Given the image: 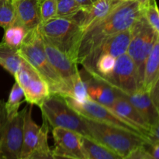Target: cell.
<instances>
[{
    "mask_svg": "<svg viewBox=\"0 0 159 159\" xmlns=\"http://www.w3.org/2000/svg\"><path fill=\"white\" fill-rule=\"evenodd\" d=\"M116 58L110 54H104L97 59L95 65V69L90 73L93 79H96L101 77H105L113 71L116 65Z\"/></svg>",
    "mask_w": 159,
    "mask_h": 159,
    "instance_id": "d4e9b609",
    "label": "cell"
},
{
    "mask_svg": "<svg viewBox=\"0 0 159 159\" xmlns=\"http://www.w3.org/2000/svg\"><path fill=\"white\" fill-rule=\"evenodd\" d=\"M28 31L20 25L13 24L5 29L4 36L2 41L9 46L18 49L23 43Z\"/></svg>",
    "mask_w": 159,
    "mask_h": 159,
    "instance_id": "cb8c5ba5",
    "label": "cell"
},
{
    "mask_svg": "<svg viewBox=\"0 0 159 159\" xmlns=\"http://www.w3.org/2000/svg\"><path fill=\"white\" fill-rule=\"evenodd\" d=\"M118 2L116 0H96L93 4L81 8L69 19L85 30L90 25L105 17Z\"/></svg>",
    "mask_w": 159,
    "mask_h": 159,
    "instance_id": "9a60e30c",
    "label": "cell"
},
{
    "mask_svg": "<svg viewBox=\"0 0 159 159\" xmlns=\"http://www.w3.org/2000/svg\"><path fill=\"white\" fill-rule=\"evenodd\" d=\"M43 39L77 62L79 42L83 29L69 18L54 17L37 26Z\"/></svg>",
    "mask_w": 159,
    "mask_h": 159,
    "instance_id": "3957f363",
    "label": "cell"
},
{
    "mask_svg": "<svg viewBox=\"0 0 159 159\" xmlns=\"http://www.w3.org/2000/svg\"><path fill=\"white\" fill-rule=\"evenodd\" d=\"M81 141L87 159H124L92 138L82 136Z\"/></svg>",
    "mask_w": 159,
    "mask_h": 159,
    "instance_id": "7402d4cb",
    "label": "cell"
},
{
    "mask_svg": "<svg viewBox=\"0 0 159 159\" xmlns=\"http://www.w3.org/2000/svg\"><path fill=\"white\" fill-rule=\"evenodd\" d=\"M135 1L138 3L141 10L145 9L151 2V0H135Z\"/></svg>",
    "mask_w": 159,
    "mask_h": 159,
    "instance_id": "d6a6232c",
    "label": "cell"
},
{
    "mask_svg": "<svg viewBox=\"0 0 159 159\" xmlns=\"http://www.w3.org/2000/svg\"><path fill=\"white\" fill-rule=\"evenodd\" d=\"M86 83L89 99L104 107L111 108L118 96L116 92L107 84L95 80L93 78L91 80L86 81Z\"/></svg>",
    "mask_w": 159,
    "mask_h": 159,
    "instance_id": "d6986e66",
    "label": "cell"
},
{
    "mask_svg": "<svg viewBox=\"0 0 159 159\" xmlns=\"http://www.w3.org/2000/svg\"><path fill=\"white\" fill-rule=\"evenodd\" d=\"M120 95L124 96L134 106L151 127L159 122V110L154 106L148 92L140 89L130 95Z\"/></svg>",
    "mask_w": 159,
    "mask_h": 159,
    "instance_id": "ac0fdd59",
    "label": "cell"
},
{
    "mask_svg": "<svg viewBox=\"0 0 159 159\" xmlns=\"http://www.w3.org/2000/svg\"><path fill=\"white\" fill-rule=\"evenodd\" d=\"M53 155H54V158H55V159H77V158H71V157L64 156V155H54V154H53Z\"/></svg>",
    "mask_w": 159,
    "mask_h": 159,
    "instance_id": "e575fe53",
    "label": "cell"
},
{
    "mask_svg": "<svg viewBox=\"0 0 159 159\" xmlns=\"http://www.w3.org/2000/svg\"><path fill=\"white\" fill-rule=\"evenodd\" d=\"M0 159H3L2 158V156H1V155H0Z\"/></svg>",
    "mask_w": 159,
    "mask_h": 159,
    "instance_id": "8d00e7d4",
    "label": "cell"
},
{
    "mask_svg": "<svg viewBox=\"0 0 159 159\" xmlns=\"http://www.w3.org/2000/svg\"><path fill=\"white\" fill-rule=\"evenodd\" d=\"M14 78L23 89L25 100L30 105L40 107L51 95L46 82L25 60Z\"/></svg>",
    "mask_w": 159,
    "mask_h": 159,
    "instance_id": "30bf717a",
    "label": "cell"
},
{
    "mask_svg": "<svg viewBox=\"0 0 159 159\" xmlns=\"http://www.w3.org/2000/svg\"><path fill=\"white\" fill-rule=\"evenodd\" d=\"M95 80L107 84L118 94L130 95L138 90L136 67L127 53L116 57V65L110 75Z\"/></svg>",
    "mask_w": 159,
    "mask_h": 159,
    "instance_id": "9c48e42d",
    "label": "cell"
},
{
    "mask_svg": "<svg viewBox=\"0 0 159 159\" xmlns=\"http://www.w3.org/2000/svg\"><path fill=\"white\" fill-rule=\"evenodd\" d=\"M145 145L137 148L124 159H154L151 154L147 151Z\"/></svg>",
    "mask_w": 159,
    "mask_h": 159,
    "instance_id": "4dcf8cb0",
    "label": "cell"
},
{
    "mask_svg": "<svg viewBox=\"0 0 159 159\" xmlns=\"http://www.w3.org/2000/svg\"><path fill=\"white\" fill-rule=\"evenodd\" d=\"M23 57L19 54L18 49L9 46L4 42H0V65L14 76L23 65Z\"/></svg>",
    "mask_w": 159,
    "mask_h": 159,
    "instance_id": "44dd1931",
    "label": "cell"
},
{
    "mask_svg": "<svg viewBox=\"0 0 159 159\" xmlns=\"http://www.w3.org/2000/svg\"><path fill=\"white\" fill-rule=\"evenodd\" d=\"M40 12L41 23L56 16V0H40Z\"/></svg>",
    "mask_w": 159,
    "mask_h": 159,
    "instance_id": "f1b7e54d",
    "label": "cell"
},
{
    "mask_svg": "<svg viewBox=\"0 0 159 159\" xmlns=\"http://www.w3.org/2000/svg\"><path fill=\"white\" fill-rule=\"evenodd\" d=\"M18 53L46 82L51 94L59 95L63 97L71 96L68 88L47 57L43 38L37 27L28 31L23 43L18 48Z\"/></svg>",
    "mask_w": 159,
    "mask_h": 159,
    "instance_id": "7a4b0ae2",
    "label": "cell"
},
{
    "mask_svg": "<svg viewBox=\"0 0 159 159\" xmlns=\"http://www.w3.org/2000/svg\"><path fill=\"white\" fill-rule=\"evenodd\" d=\"M39 107L42 117L52 128L61 127L90 138L84 118L67 103L63 96L51 94Z\"/></svg>",
    "mask_w": 159,
    "mask_h": 159,
    "instance_id": "5b68a950",
    "label": "cell"
},
{
    "mask_svg": "<svg viewBox=\"0 0 159 159\" xmlns=\"http://www.w3.org/2000/svg\"><path fill=\"white\" fill-rule=\"evenodd\" d=\"M15 20L14 0H0V26L6 29L13 24Z\"/></svg>",
    "mask_w": 159,
    "mask_h": 159,
    "instance_id": "484cf974",
    "label": "cell"
},
{
    "mask_svg": "<svg viewBox=\"0 0 159 159\" xmlns=\"http://www.w3.org/2000/svg\"><path fill=\"white\" fill-rule=\"evenodd\" d=\"M64 98L67 103L83 117L96 121V122L114 126V127L136 134L144 138L149 144V141H148L147 138L143 134L139 128H138L134 124L129 123L128 121L123 119L110 108L104 107L89 99L82 101V102H79L71 97Z\"/></svg>",
    "mask_w": 159,
    "mask_h": 159,
    "instance_id": "ba28073f",
    "label": "cell"
},
{
    "mask_svg": "<svg viewBox=\"0 0 159 159\" xmlns=\"http://www.w3.org/2000/svg\"><path fill=\"white\" fill-rule=\"evenodd\" d=\"M75 1L77 2L82 7H85V6H88L89 5L93 4L96 0H75Z\"/></svg>",
    "mask_w": 159,
    "mask_h": 159,
    "instance_id": "836d02e7",
    "label": "cell"
},
{
    "mask_svg": "<svg viewBox=\"0 0 159 159\" xmlns=\"http://www.w3.org/2000/svg\"><path fill=\"white\" fill-rule=\"evenodd\" d=\"M43 42L45 54L50 64L71 93L73 84L79 79H82L78 68V63L59 51L45 39L43 38Z\"/></svg>",
    "mask_w": 159,
    "mask_h": 159,
    "instance_id": "4fadbf2b",
    "label": "cell"
},
{
    "mask_svg": "<svg viewBox=\"0 0 159 159\" xmlns=\"http://www.w3.org/2000/svg\"><path fill=\"white\" fill-rule=\"evenodd\" d=\"M141 15L142 10L135 0L119 2L105 17L83 31L78 50V65L106 38L130 30Z\"/></svg>",
    "mask_w": 159,
    "mask_h": 159,
    "instance_id": "6da1fadb",
    "label": "cell"
},
{
    "mask_svg": "<svg viewBox=\"0 0 159 159\" xmlns=\"http://www.w3.org/2000/svg\"><path fill=\"white\" fill-rule=\"evenodd\" d=\"M57 12L55 17L71 18L79 12L82 6L75 0H56Z\"/></svg>",
    "mask_w": 159,
    "mask_h": 159,
    "instance_id": "4316f807",
    "label": "cell"
},
{
    "mask_svg": "<svg viewBox=\"0 0 159 159\" xmlns=\"http://www.w3.org/2000/svg\"><path fill=\"white\" fill-rule=\"evenodd\" d=\"M14 5L16 20L13 24L22 26L29 31L41 23L40 0H14Z\"/></svg>",
    "mask_w": 159,
    "mask_h": 159,
    "instance_id": "2e32d148",
    "label": "cell"
},
{
    "mask_svg": "<svg viewBox=\"0 0 159 159\" xmlns=\"http://www.w3.org/2000/svg\"><path fill=\"white\" fill-rule=\"evenodd\" d=\"M116 1H118V2H120V1H126V0H116Z\"/></svg>",
    "mask_w": 159,
    "mask_h": 159,
    "instance_id": "d590c367",
    "label": "cell"
},
{
    "mask_svg": "<svg viewBox=\"0 0 159 159\" xmlns=\"http://www.w3.org/2000/svg\"><path fill=\"white\" fill-rule=\"evenodd\" d=\"M159 80V37L156 39L154 46L146 61L144 70V79L141 89L149 93L155 82Z\"/></svg>",
    "mask_w": 159,
    "mask_h": 159,
    "instance_id": "ffe728a7",
    "label": "cell"
},
{
    "mask_svg": "<svg viewBox=\"0 0 159 159\" xmlns=\"http://www.w3.org/2000/svg\"><path fill=\"white\" fill-rule=\"evenodd\" d=\"M148 93L154 106L159 110V80L155 82Z\"/></svg>",
    "mask_w": 159,
    "mask_h": 159,
    "instance_id": "1f68e13d",
    "label": "cell"
},
{
    "mask_svg": "<svg viewBox=\"0 0 159 159\" xmlns=\"http://www.w3.org/2000/svg\"><path fill=\"white\" fill-rule=\"evenodd\" d=\"M24 159H55L53 155L52 150H51L49 145L38 148L34 150L30 155Z\"/></svg>",
    "mask_w": 159,
    "mask_h": 159,
    "instance_id": "f546056e",
    "label": "cell"
},
{
    "mask_svg": "<svg viewBox=\"0 0 159 159\" xmlns=\"http://www.w3.org/2000/svg\"><path fill=\"white\" fill-rule=\"evenodd\" d=\"M83 118L90 138L124 158L137 148L148 144L144 138L136 134L114 126Z\"/></svg>",
    "mask_w": 159,
    "mask_h": 159,
    "instance_id": "277c9868",
    "label": "cell"
},
{
    "mask_svg": "<svg viewBox=\"0 0 159 159\" xmlns=\"http://www.w3.org/2000/svg\"><path fill=\"white\" fill-rule=\"evenodd\" d=\"M26 107L13 117L9 118L5 110V101L0 100V155L3 159L20 158L23 117Z\"/></svg>",
    "mask_w": 159,
    "mask_h": 159,
    "instance_id": "52a82bcc",
    "label": "cell"
},
{
    "mask_svg": "<svg viewBox=\"0 0 159 159\" xmlns=\"http://www.w3.org/2000/svg\"><path fill=\"white\" fill-rule=\"evenodd\" d=\"M158 37L159 33L149 25L142 12L130 28V40L127 51L136 67L138 90L142 89L146 61Z\"/></svg>",
    "mask_w": 159,
    "mask_h": 159,
    "instance_id": "8992f818",
    "label": "cell"
},
{
    "mask_svg": "<svg viewBox=\"0 0 159 159\" xmlns=\"http://www.w3.org/2000/svg\"><path fill=\"white\" fill-rule=\"evenodd\" d=\"M143 15L151 26L159 33V11L156 0H151L149 6L142 10Z\"/></svg>",
    "mask_w": 159,
    "mask_h": 159,
    "instance_id": "83f0119b",
    "label": "cell"
},
{
    "mask_svg": "<svg viewBox=\"0 0 159 159\" xmlns=\"http://www.w3.org/2000/svg\"><path fill=\"white\" fill-rule=\"evenodd\" d=\"M52 136L55 142L53 154L77 159H87L80 134L68 129L55 127L52 128Z\"/></svg>",
    "mask_w": 159,
    "mask_h": 159,
    "instance_id": "5bb4252c",
    "label": "cell"
},
{
    "mask_svg": "<svg viewBox=\"0 0 159 159\" xmlns=\"http://www.w3.org/2000/svg\"><path fill=\"white\" fill-rule=\"evenodd\" d=\"M32 110L33 106L27 105L23 117V144L20 159L26 158L34 150L48 144V123L43 118L41 127L37 125L33 120Z\"/></svg>",
    "mask_w": 159,
    "mask_h": 159,
    "instance_id": "7c38bea8",
    "label": "cell"
},
{
    "mask_svg": "<svg viewBox=\"0 0 159 159\" xmlns=\"http://www.w3.org/2000/svg\"><path fill=\"white\" fill-rule=\"evenodd\" d=\"M23 98L24 93L23 89L16 82L11 89L7 102H5V110L8 117L12 118L17 114Z\"/></svg>",
    "mask_w": 159,
    "mask_h": 159,
    "instance_id": "603a6c76",
    "label": "cell"
},
{
    "mask_svg": "<svg viewBox=\"0 0 159 159\" xmlns=\"http://www.w3.org/2000/svg\"><path fill=\"white\" fill-rule=\"evenodd\" d=\"M130 40V29L112 35L102 40L82 61L80 65L90 74L95 69L97 59L104 54H110L114 57L126 54Z\"/></svg>",
    "mask_w": 159,
    "mask_h": 159,
    "instance_id": "8fae6325",
    "label": "cell"
},
{
    "mask_svg": "<svg viewBox=\"0 0 159 159\" xmlns=\"http://www.w3.org/2000/svg\"><path fill=\"white\" fill-rule=\"evenodd\" d=\"M117 97L115 99L114 102L111 107V110L113 112L119 115L120 117L128 121L130 124L136 126L140 129L143 134L145 136L149 144H151L150 141V130L151 127L146 123L144 118L142 117L139 112L134 107V106L126 99L124 96L117 93Z\"/></svg>",
    "mask_w": 159,
    "mask_h": 159,
    "instance_id": "e0dca14e",
    "label": "cell"
}]
</instances>
